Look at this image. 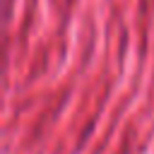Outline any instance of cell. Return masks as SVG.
Instances as JSON below:
<instances>
[]
</instances>
